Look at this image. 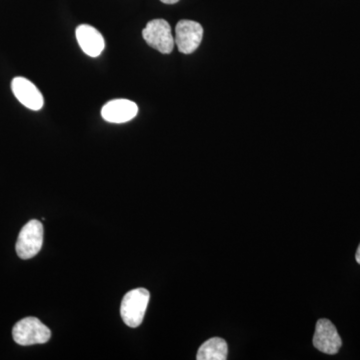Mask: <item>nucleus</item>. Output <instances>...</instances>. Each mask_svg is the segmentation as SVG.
<instances>
[{
	"label": "nucleus",
	"instance_id": "obj_8",
	"mask_svg": "<svg viewBox=\"0 0 360 360\" xmlns=\"http://www.w3.org/2000/svg\"><path fill=\"white\" fill-rule=\"evenodd\" d=\"M139 112L136 104L127 99H115L105 104L101 110V115L106 122L124 123L134 120Z\"/></svg>",
	"mask_w": 360,
	"mask_h": 360
},
{
	"label": "nucleus",
	"instance_id": "obj_9",
	"mask_svg": "<svg viewBox=\"0 0 360 360\" xmlns=\"http://www.w3.org/2000/svg\"><path fill=\"white\" fill-rule=\"evenodd\" d=\"M77 39L85 54L90 58H97L103 51L105 42L103 34L89 25H82L77 28Z\"/></svg>",
	"mask_w": 360,
	"mask_h": 360
},
{
	"label": "nucleus",
	"instance_id": "obj_1",
	"mask_svg": "<svg viewBox=\"0 0 360 360\" xmlns=\"http://www.w3.org/2000/svg\"><path fill=\"white\" fill-rule=\"evenodd\" d=\"M13 340L18 345H42L51 340V329L37 317H25L18 321L13 329Z\"/></svg>",
	"mask_w": 360,
	"mask_h": 360
},
{
	"label": "nucleus",
	"instance_id": "obj_2",
	"mask_svg": "<svg viewBox=\"0 0 360 360\" xmlns=\"http://www.w3.org/2000/svg\"><path fill=\"white\" fill-rule=\"evenodd\" d=\"M149 291L146 288L130 290L123 297L120 314L123 321L130 328H137L143 321L149 302Z\"/></svg>",
	"mask_w": 360,
	"mask_h": 360
},
{
	"label": "nucleus",
	"instance_id": "obj_7",
	"mask_svg": "<svg viewBox=\"0 0 360 360\" xmlns=\"http://www.w3.org/2000/svg\"><path fill=\"white\" fill-rule=\"evenodd\" d=\"M14 96L21 104L32 110H40L44 106V99L41 92L30 80L25 77H15L11 82Z\"/></svg>",
	"mask_w": 360,
	"mask_h": 360
},
{
	"label": "nucleus",
	"instance_id": "obj_10",
	"mask_svg": "<svg viewBox=\"0 0 360 360\" xmlns=\"http://www.w3.org/2000/svg\"><path fill=\"white\" fill-rule=\"evenodd\" d=\"M229 354L226 341L220 338H213L206 340L198 349L196 359L225 360Z\"/></svg>",
	"mask_w": 360,
	"mask_h": 360
},
{
	"label": "nucleus",
	"instance_id": "obj_12",
	"mask_svg": "<svg viewBox=\"0 0 360 360\" xmlns=\"http://www.w3.org/2000/svg\"><path fill=\"white\" fill-rule=\"evenodd\" d=\"M355 258H356L357 264H360V245L359 248L356 250V255H355Z\"/></svg>",
	"mask_w": 360,
	"mask_h": 360
},
{
	"label": "nucleus",
	"instance_id": "obj_5",
	"mask_svg": "<svg viewBox=\"0 0 360 360\" xmlns=\"http://www.w3.org/2000/svg\"><path fill=\"white\" fill-rule=\"evenodd\" d=\"M203 37L202 26L193 20H180L175 27L174 41L184 54H191L200 47Z\"/></svg>",
	"mask_w": 360,
	"mask_h": 360
},
{
	"label": "nucleus",
	"instance_id": "obj_6",
	"mask_svg": "<svg viewBox=\"0 0 360 360\" xmlns=\"http://www.w3.org/2000/svg\"><path fill=\"white\" fill-rule=\"evenodd\" d=\"M314 345L319 352L326 354L333 355L340 352L342 340L333 322L326 319H321L317 321Z\"/></svg>",
	"mask_w": 360,
	"mask_h": 360
},
{
	"label": "nucleus",
	"instance_id": "obj_11",
	"mask_svg": "<svg viewBox=\"0 0 360 360\" xmlns=\"http://www.w3.org/2000/svg\"><path fill=\"white\" fill-rule=\"evenodd\" d=\"M160 1L165 4H174L179 2V0H160Z\"/></svg>",
	"mask_w": 360,
	"mask_h": 360
},
{
	"label": "nucleus",
	"instance_id": "obj_4",
	"mask_svg": "<svg viewBox=\"0 0 360 360\" xmlns=\"http://www.w3.org/2000/svg\"><path fill=\"white\" fill-rule=\"evenodd\" d=\"M142 37L146 44L163 54L172 53L175 44L169 23L165 20L149 21L142 30Z\"/></svg>",
	"mask_w": 360,
	"mask_h": 360
},
{
	"label": "nucleus",
	"instance_id": "obj_3",
	"mask_svg": "<svg viewBox=\"0 0 360 360\" xmlns=\"http://www.w3.org/2000/svg\"><path fill=\"white\" fill-rule=\"evenodd\" d=\"M44 243V225L32 219L21 229L16 243V252L21 259H30L39 252Z\"/></svg>",
	"mask_w": 360,
	"mask_h": 360
}]
</instances>
